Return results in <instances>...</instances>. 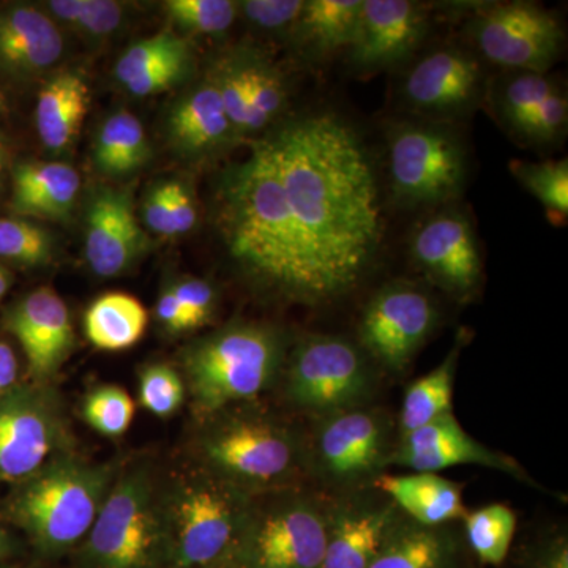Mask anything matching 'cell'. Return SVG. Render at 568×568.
<instances>
[{
  "label": "cell",
  "mask_w": 568,
  "mask_h": 568,
  "mask_svg": "<svg viewBox=\"0 0 568 568\" xmlns=\"http://www.w3.org/2000/svg\"><path fill=\"white\" fill-rule=\"evenodd\" d=\"M20 343L31 383L54 384L77 345L70 310L51 287H39L11 305L3 320Z\"/></svg>",
  "instance_id": "cell-18"
},
{
  "label": "cell",
  "mask_w": 568,
  "mask_h": 568,
  "mask_svg": "<svg viewBox=\"0 0 568 568\" xmlns=\"http://www.w3.org/2000/svg\"><path fill=\"white\" fill-rule=\"evenodd\" d=\"M372 485L418 525L446 526L467 514L462 485L435 473L379 474L373 478Z\"/></svg>",
  "instance_id": "cell-25"
},
{
  "label": "cell",
  "mask_w": 568,
  "mask_h": 568,
  "mask_svg": "<svg viewBox=\"0 0 568 568\" xmlns=\"http://www.w3.org/2000/svg\"><path fill=\"white\" fill-rule=\"evenodd\" d=\"M439 320L435 302L403 280L384 284L369 298L358 324V346L387 372H406Z\"/></svg>",
  "instance_id": "cell-12"
},
{
  "label": "cell",
  "mask_w": 568,
  "mask_h": 568,
  "mask_svg": "<svg viewBox=\"0 0 568 568\" xmlns=\"http://www.w3.org/2000/svg\"><path fill=\"white\" fill-rule=\"evenodd\" d=\"M235 55L244 78L250 110V134L254 140L257 134L261 136L276 125V121L286 110V81L282 71L260 51L237 48Z\"/></svg>",
  "instance_id": "cell-31"
},
{
  "label": "cell",
  "mask_w": 568,
  "mask_h": 568,
  "mask_svg": "<svg viewBox=\"0 0 568 568\" xmlns=\"http://www.w3.org/2000/svg\"><path fill=\"white\" fill-rule=\"evenodd\" d=\"M7 103L6 99H3L2 92H0V112L6 111Z\"/></svg>",
  "instance_id": "cell-50"
},
{
  "label": "cell",
  "mask_w": 568,
  "mask_h": 568,
  "mask_svg": "<svg viewBox=\"0 0 568 568\" xmlns=\"http://www.w3.org/2000/svg\"><path fill=\"white\" fill-rule=\"evenodd\" d=\"M280 381L291 405L323 417L364 407L376 386L373 361L357 343L323 334L290 346Z\"/></svg>",
  "instance_id": "cell-9"
},
{
  "label": "cell",
  "mask_w": 568,
  "mask_h": 568,
  "mask_svg": "<svg viewBox=\"0 0 568 568\" xmlns=\"http://www.w3.org/2000/svg\"><path fill=\"white\" fill-rule=\"evenodd\" d=\"M304 0H245L239 2V14L260 31L290 39Z\"/></svg>",
  "instance_id": "cell-41"
},
{
  "label": "cell",
  "mask_w": 568,
  "mask_h": 568,
  "mask_svg": "<svg viewBox=\"0 0 568 568\" xmlns=\"http://www.w3.org/2000/svg\"><path fill=\"white\" fill-rule=\"evenodd\" d=\"M160 477L148 463L122 466L81 544L85 568H159L166 564Z\"/></svg>",
  "instance_id": "cell-6"
},
{
  "label": "cell",
  "mask_w": 568,
  "mask_h": 568,
  "mask_svg": "<svg viewBox=\"0 0 568 568\" xmlns=\"http://www.w3.org/2000/svg\"><path fill=\"white\" fill-rule=\"evenodd\" d=\"M327 514L290 489L253 496L226 559L237 568H321Z\"/></svg>",
  "instance_id": "cell-8"
},
{
  "label": "cell",
  "mask_w": 568,
  "mask_h": 568,
  "mask_svg": "<svg viewBox=\"0 0 568 568\" xmlns=\"http://www.w3.org/2000/svg\"><path fill=\"white\" fill-rule=\"evenodd\" d=\"M362 0H304L290 40L313 61H323L353 43Z\"/></svg>",
  "instance_id": "cell-27"
},
{
  "label": "cell",
  "mask_w": 568,
  "mask_h": 568,
  "mask_svg": "<svg viewBox=\"0 0 568 568\" xmlns=\"http://www.w3.org/2000/svg\"><path fill=\"white\" fill-rule=\"evenodd\" d=\"M398 508L353 500L327 515V544L321 568H369L396 521Z\"/></svg>",
  "instance_id": "cell-22"
},
{
  "label": "cell",
  "mask_w": 568,
  "mask_h": 568,
  "mask_svg": "<svg viewBox=\"0 0 568 568\" xmlns=\"http://www.w3.org/2000/svg\"><path fill=\"white\" fill-rule=\"evenodd\" d=\"M63 54L61 28L32 6L0 9V71L11 80L31 81L58 65Z\"/></svg>",
  "instance_id": "cell-21"
},
{
  "label": "cell",
  "mask_w": 568,
  "mask_h": 568,
  "mask_svg": "<svg viewBox=\"0 0 568 568\" xmlns=\"http://www.w3.org/2000/svg\"><path fill=\"white\" fill-rule=\"evenodd\" d=\"M65 403L54 384L22 383L0 398V485H14L73 450Z\"/></svg>",
  "instance_id": "cell-10"
},
{
  "label": "cell",
  "mask_w": 568,
  "mask_h": 568,
  "mask_svg": "<svg viewBox=\"0 0 568 568\" xmlns=\"http://www.w3.org/2000/svg\"><path fill=\"white\" fill-rule=\"evenodd\" d=\"M7 164V145L3 141L2 134H0V178H2L3 170Z\"/></svg>",
  "instance_id": "cell-49"
},
{
  "label": "cell",
  "mask_w": 568,
  "mask_h": 568,
  "mask_svg": "<svg viewBox=\"0 0 568 568\" xmlns=\"http://www.w3.org/2000/svg\"><path fill=\"white\" fill-rule=\"evenodd\" d=\"M13 551V544H11V537L6 529L0 526V560L9 558Z\"/></svg>",
  "instance_id": "cell-48"
},
{
  "label": "cell",
  "mask_w": 568,
  "mask_h": 568,
  "mask_svg": "<svg viewBox=\"0 0 568 568\" xmlns=\"http://www.w3.org/2000/svg\"><path fill=\"white\" fill-rule=\"evenodd\" d=\"M386 417L376 410L355 407L324 416L312 446V463L332 485L361 484L379 476L392 452L388 450Z\"/></svg>",
  "instance_id": "cell-14"
},
{
  "label": "cell",
  "mask_w": 568,
  "mask_h": 568,
  "mask_svg": "<svg viewBox=\"0 0 568 568\" xmlns=\"http://www.w3.org/2000/svg\"><path fill=\"white\" fill-rule=\"evenodd\" d=\"M149 315L144 305L133 295L108 293L89 305L84 315V332L97 349H130L144 336Z\"/></svg>",
  "instance_id": "cell-29"
},
{
  "label": "cell",
  "mask_w": 568,
  "mask_h": 568,
  "mask_svg": "<svg viewBox=\"0 0 568 568\" xmlns=\"http://www.w3.org/2000/svg\"><path fill=\"white\" fill-rule=\"evenodd\" d=\"M465 31L477 55L507 71L548 73L566 47L558 18L523 0L477 7Z\"/></svg>",
  "instance_id": "cell-11"
},
{
  "label": "cell",
  "mask_w": 568,
  "mask_h": 568,
  "mask_svg": "<svg viewBox=\"0 0 568 568\" xmlns=\"http://www.w3.org/2000/svg\"><path fill=\"white\" fill-rule=\"evenodd\" d=\"M77 450L55 455L32 476L11 485L7 517L43 556H61L82 544L122 469Z\"/></svg>",
  "instance_id": "cell-2"
},
{
  "label": "cell",
  "mask_w": 568,
  "mask_h": 568,
  "mask_svg": "<svg viewBox=\"0 0 568 568\" xmlns=\"http://www.w3.org/2000/svg\"><path fill=\"white\" fill-rule=\"evenodd\" d=\"M138 399L152 416L173 417L186 399L185 383L179 369L163 362L142 366L138 375Z\"/></svg>",
  "instance_id": "cell-39"
},
{
  "label": "cell",
  "mask_w": 568,
  "mask_h": 568,
  "mask_svg": "<svg viewBox=\"0 0 568 568\" xmlns=\"http://www.w3.org/2000/svg\"><path fill=\"white\" fill-rule=\"evenodd\" d=\"M497 121L525 145H551L568 125V100L548 73L507 71L493 89Z\"/></svg>",
  "instance_id": "cell-19"
},
{
  "label": "cell",
  "mask_w": 568,
  "mask_h": 568,
  "mask_svg": "<svg viewBox=\"0 0 568 568\" xmlns=\"http://www.w3.org/2000/svg\"><path fill=\"white\" fill-rule=\"evenodd\" d=\"M151 160L144 126L129 111L112 112L97 132L93 164L104 178L125 179Z\"/></svg>",
  "instance_id": "cell-30"
},
{
  "label": "cell",
  "mask_w": 568,
  "mask_h": 568,
  "mask_svg": "<svg viewBox=\"0 0 568 568\" xmlns=\"http://www.w3.org/2000/svg\"><path fill=\"white\" fill-rule=\"evenodd\" d=\"M170 287L192 321L193 331L212 323L219 306V294L207 280L182 276Z\"/></svg>",
  "instance_id": "cell-42"
},
{
  "label": "cell",
  "mask_w": 568,
  "mask_h": 568,
  "mask_svg": "<svg viewBox=\"0 0 568 568\" xmlns=\"http://www.w3.org/2000/svg\"><path fill=\"white\" fill-rule=\"evenodd\" d=\"M467 544L480 562L500 566L506 560L517 530V515L504 504L467 511L465 517Z\"/></svg>",
  "instance_id": "cell-33"
},
{
  "label": "cell",
  "mask_w": 568,
  "mask_h": 568,
  "mask_svg": "<svg viewBox=\"0 0 568 568\" xmlns=\"http://www.w3.org/2000/svg\"><path fill=\"white\" fill-rule=\"evenodd\" d=\"M540 568H568V548L566 540H558L548 549Z\"/></svg>",
  "instance_id": "cell-47"
},
{
  "label": "cell",
  "mask_w": 568,
  "mask_h": 568,
  "mask_svg": "<svg viewBox=\"0 0 568 568\" xmlns=\"http://www.w3.org/2000/svg\"><path fill=\"white\" fill-rule=\"evenodd\" d=\"M459 349H462V343L454 346L443 364L428 375L418 377L407 387L403 398L402 416H399L402 436L416 432L436 418L454 413L452 399H454Z\"/></svg>",
  "instance_id": "cell-32"
},
{
  "label": "cell",
  "mask_w": 568,
  "mask_h": 568,
  "mask_svg": "<svg viewBox=\"0 0 568 568\" xmlns=\"http://www.w3.org/2000/svg\"><path fill=\"white\" fill-rule=\"evenodd\" d=\"M136 405L129 392L115 384L92 387L81 402V417L104 437H121L133 424Z\"/></svg>",
  "instance_id": "cell-37"
},
{
  "label": "cell",
  "mask_w": 568,
  "mask_h": 568,
  "mask_svg": "<svg viewBox=\"0 0 568 568\" xmlns=\"http://www.w3.org/2000/svg\"><path fill=\"white\" fill-rule=\"evenodd\" d=\"M388 190L399 207H447L465 190V142L446 122L402 121L387 130Z\"/></svg>",
  "instance_id": "cell-7"
},
{
  "label": "cell",
  "mask_w": 568,
  "mask_h": 568,
  "mask_svg": "<svg viewBox=\"0 0 568 568\" xmlns=\"http://www.w3.org/2000/svg\"><path fill=\"white\" fill-rule=\"evenodd\" d=\"M145 226L163 237H175L173 215H171L170 186L168 181L155 183L142 204Z\"/></svg>",
  "instance_id": "cell-43"
},
{
  "label": "cell",
  "mask_w": 568,
  "mask_h": 568,
  "mask_svg": "<svg viewBox=\"0 0 568 568\" xmlns=\"http://www.w3.org/2000/svg\"><path fill=\"white\" fill-rule=\"evenodd\" d=\"M388 463L407 467L414 473H439L455 466H481L500 470L507 476L529 480L523 467L506 454L491 450L467 435L454 413L436 418L409 435L392 452Z\"/></svg>",
  "instance_id": "cell-20"
},
{
  "label": "cell",
  "mask_w": 568,
  "mask_h": 568,
  "mask_svg": "<svg viewBox=\"0 0 568 568\" xmlns=\"http://www.w3.org/2000/svg\"><path fill=\"white\" fill-rule=\"evenodd\" d=\"M164 13L181 31L196 36H223L239 17V2L231 0H168Z\"/></svg>",
  "instance_id": "cell-38"
},
{
  "label": "cell",
  "mask_w": 568,
  "mask_h": 568,
  "mask_svg": "<svg viewBox=\"0 0 568 568\" xmlns=\"http://www.w3.org/2000/svg\"><path fill=\"white\" fill-rule=\"evenodd\" d=\"M429 31L428 10L409 0H362L347 61L357 74H375L405 63Z\"/></svg>",
  "instance_id": "cell-16"
},
{
  "label": "cell",
  "mask_w": 568,
  "mask_h": 568,
  "mask_svg": "<svg viewBox=\"0 0 568 568\" xmlns=\"http://www.w3.org/2000/svg\"><path fill=\"white\" fill-rule=\"evenodd\" d=\"M156 320L164 331L170 334H185V332H193L192 321L186 315L185 310L175 297L170 284L160 294L159 302L155 308Z\"/></svg>",
  "instance_id": "cell-45"
},
{
  "label": "cell",
  "mask_w": 568,
  "mask_h": 568,
  "mask_svg": "<svg viewBox=\"0 0 568 568\" xmlns=\"http://www.w3.org/2000/svg\"><path fill=\"white\" fill-rule=\"evenodd\" d=\"M84 222L85 263L97 276L125 275L149 250L130 189L93 190L85 203Z\"/></svg>",
  "instance_id": "cell-17"
},
{
  "label": "cell",
  "mask_w": 568,
  "mask_h": 568,
  "mask_svg": "<svg viewBox=\"0 0 568 568\" xmlns=\"http://www.w3.org/2000/svg\"><path fill=\"white\" fill-rule=\"evenodd\" d=\"M282 328L231 321L183 347L181 376L197 417L260 398L278 383L290 351Z\"/></svg>",
  "instance_id": "cell-3"
},
{
  "label": "cell",
  "mask_w": 568,
  "mask_h": 568,
  "mask_svg": "<svg viewBox=\"0 0 568 568\" xmlns=\"http://www.w3.org/2000/svg\"><path fill=\"white\" fill-rule=\"evenodd\" d=\"M171 215L175 235L190 233L197 223V205L189 186L181 181H168Z\"/></svg>",
  "instance_id": "cell-44"
},
{
  "label": "cell",
  "mask_w": 568,
  "mask_h": 568,
  "mask_svg": "<svg viewBox=\"0 0 568 568\" xmlns=\"http://www.w3.org/2000/svg\"><path fill=\"white\" fill-rule=\"evenodd\" d=\"M81 190V175L61 162H28L13 170L10 209L21 219L67 222Z\"/></svg>",
  "instance_id": "cell-24"
},
{
  "label": "cell",
  "mask_w": 568,
  "mask_h": 568,
  "mask_svg": "<svg viewBox=\"0 0 568 568\" xmlns=\"http://www.w3.org/2000/svg\"><path fill=\"white\" fill-rule=\"evenodd\" d=\"M192 51L189 41L174 32L164 31L149 39L136 41L119 58L114 67V77L119 84L125 85L142 71L159 65L168 59Z\"/></svg>",
  "instance_id": "cell-40"
},
{
  "label": "cell",
  "mask_w": 568,
  "mask_h": 568,
  "mask_svg": "<svg viewBox=\"0 0 568 568\" xmlns=\"http://www.w3.org/2000/svg\"><path fill=\"white\" fill-rule=\"evenodd\" d=\"M510 173L538 203L544 205L551 222L564 223L568 215V162L529 163L515 160Z\"/></svg>",
  "instance_id": "cell-35"
},
{
  "label": "cell",
  "mask_w": 568,
  "mask_h": 568,
  "mask_svg": "<svg viewBox=\"0 0 568 568\" xmlns=\"http://www.w3.org/2000/svg\"><path fill=\"white\" fill-rule=\"evenodd\" d=\"M89 108V88L77 71L54 74L39 92L36 126L40 141L51 152L73 145Z\"/></svg>",
  "instance_id": "cell-26"
},
{
  "label": "cell",
  "mask_w": 568,
  "mask_h": 568,
  "mask_svg": "<svg viewBox=\"0 0 568 568\" xmlns=\"http://www.w3.org/2000/svg\"><path fill=\"white\" fill-rule=\"evenodd\" d=\"M166 134L171 148L190 160L222 155L241 141L209 78L174 104L168 115Z\"/></svg>",
  "instance_id": "cell-23"
},
{
  "label": "cell",
  "mask_w": 568,
  "mask_h": 568,
  "mask_svg": "<svg viewBox=\"0 0 568 568\" xmlns=\"http://www.w3.org/2000/svg\"><path fill=\"white\" fill-rule=\"evenodd\" d=\"M43 10L55 24L67 26L89 40H104L121 28L122 3L112 0H51Z\"/></svg>",
  "instance_id": "cell-34"
},
{
  "label": "cell",
  "mask_w": 568,
  "mask_h": 568,
  "mask_svg": "<svg viewBox=\"0 0 568 568\" xmlns=\"http://www.w3.org/2000/svg\"><path fill=\"white\" fill-rule=\"evenodd\" d=\"M164 551L171 568H213L226 559L252 496L196 466L160 478Z\"/></svg>",
  "instance_id": "cell-5"
},
{
  "label": "cell",
  "mask_w": 568,
  "mask_h": 568,
  "mask_svg": "<svg viewBox=\"0 0 568 568\" xmlns=\"http://www.w3.org/2000/svg\"><path fill=\"white\" fill-rule=\"evenodd\" d=\"M487 91L484 67L466 48H435L407 70L402 95L406 106L425 121L462 119L476 110Z\"/></svg>",
  "instance_id": "cell-13"
},
{
  "label": "cell",
  "mask_w": 568,
  "mask_h": 568,
  "mask_svg": "<svg viewBox=\"0 0 568 568\" xmlns=\"http://www.w3.org/2000/svg\"><path fill=\"white\" fill-rule=\"evenodd\" d=\"M54 237L21 216L0 219V257L21 267H44L55 261Z\"/></svg>",
  "instance_id": "cell-36"
},
{
  "label": "cell",
  "mask_w": 568,
  "mask_h": 568,
  "mask_svg": "<svg viewBox=\"0 0 568 568\" xmlns=\"http://www.w3.org/2000/svg\"><path fill=\"white\" fill-rule=\"evenodd\" d=\"M20 383V362L13 347L0 339V398L9 394Z\"/></svg>",
  "instance_id": "cell-46"
},
{
  "label": "cell",
  "mask_w": 568,
  "mask_h": 568,
  "mask_svg": "<svg viewBox=\"0 0 568 568\" xmlns=\"http://www.w3.org/2000/svg\"><path fill=\"white\" fill-rule=\"evenodd\" d=\"M369 568H457V544L446 526L398 518Z\"/></svg>",
  "instance_id": "cell-28"
},
{
  "label": "cell",
  "mask_w": 568,
  "mask_h": 568,
  "mask_svg": "<svg viewBox=\"0 0 568 568\" xmlns=\"http://www.w3.org/2000/svg\"><path fill=\"white\" fill-rule=\"evenodd\" d=\"M216 223L246 283L276 301L334 304L372 271L386 234L361 132L334 111L278 122L223 171Z\"/></svg>",
  "instance_id": "cell-1"
},
{
  "label": "cell",
  "mask_w": 568,
  "mask_h": 568,
  "mask_svg": "<svg viewBox=\"0 0 568 568\" xmlns=\"http://www.w3.org/2000/svg\"><path fill=\"white\" fill-rule=\"evenodd\" d=\"M193 454L196 466L252 497L287 489L305 463L301 437L250 403L203 418Z\"/></svg>",
  "instance_id": "cell-4"
},
{
  "label": "cell",
  "mask_w": 568,
  "mask_h": 568,
  "mask_svg": "<svg viewBox=\"0 0 568 568\" xmlns=\"http://www.w3.org/2000/svg\"><path fill=\"white\" fill-rule=\"evenodd\" d=\"M414 263L444 293L466 298L480 286L484 265L476 231L465 213L444 207L410 235Z\"/></svg>",
  "instance_id": "cell-15"
}]
</instances>
